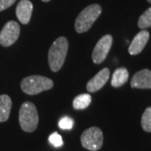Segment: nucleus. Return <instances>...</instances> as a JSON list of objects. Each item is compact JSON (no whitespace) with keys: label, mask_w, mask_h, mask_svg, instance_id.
Wrapping results in <instances>:
<instances>
[{"label":"nucleus","mask_w":151,"mask_h":151,"mask_svg":"<svg viewBox=\"0 0 151 151\" xmlns=\"http://www.w3.org/2000/svg\"><path fill=\"white\" fill-rule=\"evenodd\" d=\"M69 44L67 39L60 36L55 40L49 50L48 61L50 70L54 72L60 70L65 62Z\"/></svg>","instance_id":"obj_1"},{"label":"nucleus","mask_w":151,"mask_h":151,"mask_svg":"<svg viewBox=\"0 0 151 151\" xmlns=\"http://www.w3.org/2000/svg\"><path fill=\"white\" fill-rule=\"evenodd\" d=\"M102 13V7L94 4L87 6L79 14L75 21L76 31L79 34L89 30Z\"/></svg>","instance_id":"obj_2"},{"label":"nucleus","mask_w":151,"mask_h":151,"mask_svg":"<svg viewBox=\"0 0 151 151\" xmlns=\"http://www.w3.org/2000/svg\"><path fill=\"white\" fill-rule=\"evenodd\" d=\"M54 82L48 77L42 76H29L21 81L22 91L29 95H36L38 93L51 89Z\"/></svg>","instance_id":"obj_3"},{"label":"nucleus","mask_w":151,"mask_h":151,"mask_svg":"<svg viewBox=\"0 0 151 151\" xmlns=\"http://www.w3.org/2000/svg\"><path fill=\"white\" fill-rule=\"evenodd\" d=\"M19 121L24 131L31 133L37 129L39 124V115L35 104L25 102L21 105L19 113Z\"/></svg>","instance_id":"obj_4"},{"label":"nucleus","mask_w":151,"mask_h":151,"mask_svg":"<svg viewBox=\"0 0 151 151\" xmlns=\"http://www.w3.org/2000/svg\"><path fill=\"white\" fill-rule=\"evenodd\" d=\"M81 145L91 151L101 149L103 143V131L97 127H92L85 130L81 135Z\"/></svg>","instance_id":"obj_5"},{"label":"nucleus","mask_w":151,"mask_h":151,"mask_svg":"<svg viewBox=\"0 0 151 151\" xmlns=\"http://www.w3.org/2000/svg\"><path fill=\"white\" fill-rule=\"evenodd\" d=\"M20 27L15 21H9L0 32V45L8 47L15 43L19 36Z\"/></svg>","instance_id":"obj_6"},{"label":"nucleus","mask_w":151,"mask_h":151,"mask_svg":"<svg viewBox=\"0 0 151 151\" xmlns=\"http://www.w3.org/2000/svg\"><path fill=\"white\" fill-rule=\"evenodd\" d=\"M113 44V37L110 35H106L102 37L96 45L92 51V59L95 64H100L106 59Z\"/></svg>","instance_id":"obj_7"},{"label":"nucleus","mask_w":151,"mask_h":151,"mask_svg":"<svg viewBox=\"0 0 151 151\" xmlns=\"http://www.w3.org/2000/svg\"><path fill=\"white\" fill-rule=\"evenodd\" d=\"M110 75V70L108 68H103L97 75L93 76L86 84V89L90 92H95L100 90L108 81Z\"/></svg>","instance_id":"obj_8"},{"label":"nucleus","mask_w":151,"mask_h":151,"mask_svg":"<svg viewBox=\"0 0 151 151\" xmlns=\"http://www.w3.org/2000/svg\"><path fill=\"white\" fill-rule=\"evenodd\" d=\"M133 88H151V70L144 69L136 72L131 80Z\"/></svg>","instance_id":"obj_9"},{"label":"nucleus","mask_w":151,"mask_h":151,"mask_svg":"<svg viewBox=\"0 0 151 151\" xmlns=\"http://www.w3.org/2000/svg\"><path fill=\"white\" fill-rule=\"evenodd\" d=\"M150 39V33L147 30H142L138 33L129 47V53L130 55H138L145 47L146 44Z\"/></svg>","instance_id":"obj_10"},{"label":"nucleus","mask_w":151,"mask_h":151,"mask_svg":"<svg viewBox=\"0 0 151 151\" xmlns=\"http://www.w3.org/2000/svg\"><path fill=\"white\" fill-rule=\"evenodd\" d=\"M33 4L29 0H21L16 7V15L23 24H28L32 15Z\"/></svg>","instance_id":"obj_11"},{"label":"nucleus","mask_w":151,"mask_h":151,"mask_svg":"<svg viewBox=\"0 0 151 151\" xmlns=\"http://www.w3.org/2000/svg\"><path fill=\"white\" fill-rule=\"evenodd\" d=\"M12 100L8 95L0 96V122L7 121L10 115Z\"/></svg>","instance_id":"obj_12"},{"label":"nucleus","mask_w":151,"mask_h":151,"mask_svg":"<svg viewBox=\"0 0 151 151\" xmlns=\"http://www.w3.org/2000/svg\"><path fill=\"white\" fill-rule=\"evenodd\" d=\"M129 79V71L126 68L121 67L118 68L114 71L112 81H111V85L113 87H119L125 84Z\"/></svg>","instance_id":"obj_13"},{"label":"nucleus","mask_w":151,"mask_h":151,"mask_svg":"<svg viewBox=\"0 0 151 151\" xmlns=\"http://www.w3.org/2000/svg\"><path fill=\"white\" fill-rule=\"evenodd\" d=\"M92 102V97L90 94L84 93L78 95L73 100V108L76 110H82L86 108Z\"/></svg>","instance_id":"obj_14"},{"label":"nucleus","mask_w":151,"mask_h":151,"mask_svg":"<svg viewBox=\"0 0 151 151\" xmlns=\"http://www.w3.org/2000/svg\"><path fill=\"white\" fill-rule=\"evenodd\" d=\"M138 26L145 29L151 26V7L149 8L147 10L139 17L138 21Z\"/></svg>","instance_id":"obj_15"},{"label":"nucleus","mask_w":151,"mask_h":151,"mask_svg":"<svg viewBox=\"0 0 151 151\" xmlns=\"http://www.w3.org/2000/svg\"><path fill=\"white\" fill-rule=\"evenodd\" d=\"M141 126L146 132H151V107L146 108L145 113H143Z\"/></svg>","instance_id":"obj_16"},{"label":"nucleus","mask_w":151,"mask_h":151,"mask_svg":"<svg viewBox=\"0 0 151 151\" xmlns=\"http://www.w3.org/2000/svg\"><path fill=\"white\" fill-rule=\"evenodd\" d=\"M49 141L50 143L55 147H60L63 145V140L62 137L56 132L52 133L49 137Z\"/></svg>","instance_id":"obj_17"},{"label":"nucleus","mask_w":151,"mask_h":151,"mask_svg":"<svg viewBox=\"0 0 151 151\" xmlns=\"http://www.w3.org/2000/svg\"><path fill=\"white\" fill-rule=\"evenodd\" d=\"M74 121L69 117H64L59 121L60 129L64 130H69L72 129Z\"/></svg>","instance_id":"obj_18"},{"label":"nucleus","mask_w":151,"mask_h":151,"mask_svg":"<svg viewBox=\"0 0 151 151\" xmlns=\"http://www.w3.org/2000/svg\"><path fill=\"white\" fill-rule=\"evenodd\" d=\"M15 1L16 0H0V12L9 8L15 3Z\"/></svg>","instance_id":"obj_19"},{"label":"nucleus","mask_w":151,"mask_h":151,"mask_svg":"<svg viewBox=\"0 0 151 151\" xmlns=\"http://www.w3.org/2000/svg\"><path fill=\"white\" fill-rule=\"evenodd\" d=\"M42 1H43V2H45V3H46V2H49V1H50V0H42Z\"/></svg>","instance_id":"obj_20"},{"label":"nucleus","mask_w":151,"mask_h":151,"mask_svg":"<svg viewBox=\"0 0 151 151\" xmlns=\"http://www.w3.org/2000/svg\"><path fill=\"white\" fill-rule=\"evenodd\" d=\"M148 2H149V3H150V4H151V0H148Z\"/></svg>","instance_id":"obj_21"}]
</instances>
